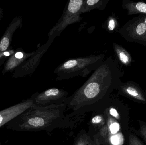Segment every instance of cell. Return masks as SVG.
<instances>
[{"label": "cell", "instance_id": "cell-1", "mask_svg": "<svg viewBox=\"0 0 146 145\" xmlns=\"http://www.w3.org/2000/svg\"><path fill=\"white\" fill-rule=\"evenodd\" d=\"M112 64L110 58L103 61L70 99L69 107L74 110L92 104L108 93L113 82Z\"/></svg>", "mask_w": 146, "mask_h": 145}, {"label": "cell", "instance_id": "cell-2", "mask_svg": "<svg viewBox=\"0 0 146 145\" xmlns=\"http://www.w3.org/2000/svg\"><path fill=\"white\" fill-rule=\"evenodd\" d=\"M64 104L46 106L35 103L31 108L19 115L6 124L7 129L16 131H37L49 126L60 117Z\"/></svg>", "mask_w": 146, "mask_h": 145}, {"label": "cell", "instance_id": "cell-3", "mask_svg": "<svg viewBox=\"0 0 146 145\" xmlns=\"http://www.w3.org/2000/svg\"><path fill=\"white\" fill-rule=\"evenodd\" d=\"M103 54L71 59L59 65L54 71L56 81L68 80L76 76L86 77L103 62Z\"/></svg>", "mask_w": 146, "mask_h": 145}, {"label": "cell", "instance_id": "cell-4", "mask_svg": "<svg viewBox=\"0 0 146 145\" xmlns=\"http://www.w3.org/2000/svg\"><path fill=\"white\" fill-rule=\"evenodd\" d=\"M84 0H70L66 5L63 14L56 24L50 30L48 37L60 36L68 26L80 22L83 18L80 16V10Z\"/></svg>", "mask_w": 146, "mask_h": 145}, {"label": "cell", "instance_id": "cell-5", "mask_svg": "<svg viewBox=\"0 0 146 145\" xmlns=\"http://www.w3.org/2000/svg\"><path fill=\"white\" fill-rule=\"evenodd\" d=\"M56 37L55 35L49 37L47 43L39 47L23 65L15 71V75L23 76L33 72L39 65L41 58L47 52Z\"/></svg>", "mask_w": 146, "mask_h": 145}, {"label": "cell", "instance_id": "cell-6", "mask_svg": "<svg viewBox=\"0 0 146 145\" xmlns=\"http://www.w3.org/2000/svg\"><path fill=\"white\" fill-rule=\"evenodd\" d=\"M36 93L31 98L0 111V127L6 125L16 117L31 108L35 104Z\"/></svg>", "mask_w": 146, "mask_h": 145}, {"label": "cell", "instance_id": "cell-7", "mask_svg": "<svg viewBox=\"0 0 146 145\" xmlns=\"http://www.w3.org/2000/svg\"><path fill=\"white\" fill-rule=\"evenodd\" d=\"M68 94V92L63 89L55 88H50L40 93L37 94L35 98V102L36 104L45 105L61 99Z\"/></svg>", "mask_w": 146, "mask_h": 145}, {"label": "cell", "instance_id": "cell-8", "mask_svg": "<svg viewBox=\"0 0 146 145\" xmlns=\"http://www.w3.org/2000/svg\"><path fill=\"white\" fill-rule=\"evenodd\" d=\"M21 23V18L16 17L10 23L0 40V53L5 52L9 47L14 33L20 26Z\"/></svg>", "mask_w": 146, "mask_h": 145}, {"label": "cell", "instance_id": "cell-9", "mask_svg": "<svg viewBox=\"0 0 146 145\" xmlns=\"http://www.w3.org/2000/svg\"><path fill=\"white\" fill-rule=\"evenodd\" d=\"M107 126L110 142L113 145L121 144L123 138L121 133L120 132L119 123L115 119L108 115Z\"/></svg>", "mask_w": 146, "mask_h": 145}, {"label": "cell", "instance_id": "cell-10", "mask_svg": "<svg viewBox=\"0 0 146 145\" xmlns=\"http://www.w3.org/2000/svg\"><path fill=\"white\" fill-rule=\"evenodd\" d=\"M34 53L35 52L27 53L21 50L13 54L6 63L4 69L3 70V74H4L9 71L13 70L20 65L21 64L23 63L24 61L31 57Z\"/></svg>", "mask_w": 146, "mask_h": 145}, {"label": "cell", "instance_id": "cell-11", "mask_svg": "<svg viewBox=\"0 0 146 145\" xmlns=\"http://www.w3.org/2000/svg\"><path fill=\"white\" fill-rule=\"evenodd\" d=\"M106 4V0H84L80 10V14H84L95 9L104 10Z\"/></svg>", "mask_w": 146, "mask_h": 145}, {"label": "cell", "instance_id": "cell-12", "mask_svg": "<svg viewBox=\"0 0 146 145\" xmlns=\"http://www.w3.org/2000/svg\"><path fill=\"white\" fill-rule=\"evenodd\" d=\"M125 91L130 96H132L136 99L141 100V101H145V98L144 96L134 88L129 87L125 89Z\"/></svg>", "mask_w": 146, "mask_h": 145}, {"label": "cell", "instance_id": "cell-13", "mask_svg": "<svg viewBox=\"0 0 146 145\" xmlns=\"http://www.w3.org/2000/svg\"><path fill=\"white\" fill-rule=\"evenodd\" d=\"M75 145H94V144L89 137L82 135L77 140Z\"/></svg>", "mask_w": 146, "mask_h": 145}, {"label": "cell", "instance_id": "cell-14", "mask_svg": "<svg viewBox=\"0 0 146 145\" xmlns=\"http://www.w3.org/2000/svg\"><path fill=\"white\" fill-rule=\"evenodd\" d=\"M115 49L121 61L124 64L127 63L129 61V58L127 54L123 51L119 49L117 47H115Z\"/></svg>", "mask_w": 146, "mask_h": 145}, {"label": "cell", "instance_id": "cell-15", "mask_svg": "<svg viewBox=\"0 0 146 145\" xmlns=\"http://www.w3.org/2000/svg\"><path fill=\"white\" fill-rule=\"evenodd\" d=\"M91 123L94 125H104V124L105 121L102 115H98L92 118L91 120Z\"/></svg>", "mask_w": 146, "mask_h": 145}, {"label": "cell", "instance_id": "cell-16", "mask_svg": "<svg viewBox=\"0 0 146 145\" xmlns=\"http://www.w3.org/2000/svg\"><path fill=\"white\" fill-rule=\"evenodd\" d=\"M129 145H143L142 142L134 135H129Z\"/></svg>", "mask_w": 146, "mask_h": 145}, {"label": "cell", "instance_id": "cell-17", "mask_svg": "<svg viewBox=\"0 0 146 145\" xmlns=\"http://www.w3.org/2000/svg\"><path fill=\"white\" fill-rule=\"evenodd\" d=\"M116 22L115 20L113 18L108 20L107 24V30L110 31H112L115 28Z\"/></svg>", "mask_w": 146, "mask_h": 145}, {"label": "cell", "instance_id": "cell-18", "mask_svg": "<svg viewBox=\"0 0 146 145\" xmlns=\"http://www.w3.org/2000/svg\"><path fill=\"white\" fill-rule=\"evenodd\" d=\"M146 30V25L144 23H141L136 27V31L139 35H142L145 33Z\"/></svg>", "mask_w": 146, "mask_h": 145}, {"label": "cell", "instance_id": "cell-19", "mask_svg": "<svg viewBox=\"0 0 146 145\" xmlns=\"http://www.w3.org/2000/svg\"><path fill=\"white\" fill-rule=\"evenodd\" d=\"M136 7L138 11L146 13V4L143 2H139L136 4Z\"/></svg>", "mask_w": 146, "mask_h": 145}, {"label": "cell", "instance_id": "cell-20", "mask_svg": "<svg viewBox=\"0 0 146 145\" xmlns=\"http://www.w3.org/2000/svg\"><path fill=\"white\" fill-rule=\"evenodd\" d=\"M110 114L112 116L118 119V120L120 119V115L118 114V112L115 109H114V108H111L110 110Z\"/></svg>", "mask_w": 146, "mask_h": 145}, {"label": "cell", "instance_id": "cell-21", "mask_svg": "<svg viewBox=\"0 0 146 145\" xmlns=\"http://www.w3.org/2000/svg\"><path fill=\"white\" fill-rule=\"evenodd\" d=\"M100 133H101V135L105 138H107V135L108 134L107 125H105L100 130Z\"/></svg>", "mask_w": 146, "mask_h": 145}, {"label": "cell", "instance_id": "cell-22", "mask_svg": "<svg viewBox=\"0 0 146 145\" xmlns=\"http://www.w3.org/2000/svg\"><path fill=\"white\" fill-rule=\"evenodd\" d=\"M140 133L146 141V125L143 124L141 126Z\"/></svg>", "mask_w": 146, "mask_h": 145}, {"label": "cell", "instance_id": "cell-23", "mask_svg": "<svg viewBox=\"0 0 146 145\" xmlns=\"http://www.w3.org/2000/svg\"><path fill=\"white\" fill-rule=\"evenodd\" d=\"M3 14V10L2 9L0 8V19L2 17V15Z\"/></svg>", "mask_w": 146, "mask_h": 145}, {"label": "cell", "instance_id": "cell-24", "mask_svg": "<svg viewBox=\"0 0 146 145\" xmlns=\"http://www.w3.org/2000/svg\"></svg>", "mask_w": 146, "mask_h": 145}]
</instances>
